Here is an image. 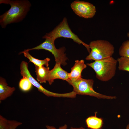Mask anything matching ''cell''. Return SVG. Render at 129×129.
Segmentation results:
<instances>
[{
    "label": "cell",
    "instance_id": "9",
    "mask_svg": "<svg viewBox=\"0 0 129 129\" xmlns=\"http://www.w3.org/2000/svg\"><path fill=\"white\" fill-rule=\"evenodd\" d=\"M61 64L56 63L54 68L50 70L47 81L49 85L53 83L54 80L60 79L67 81L70 79L69 74L61 67Z\"/></svg>",
    "mask_w": 129,
    "mask_h": 129
},
{
    "label": "cell",
    "instance_id": "13",
    "mask_svg": "<svg viewBox=\"0 0 129 129\" xmlns=\"http://www.w3.org/2000/svg\"><path fill=\"white\" fill-rule=\"evenodd\" d=\"M19 53L20 54H23L25 57L29 60V62H32L34 65L39 67H41L44 65H45L47 67H48V63L50 60L49 58H47L43 60L38 59L31 55L28 51L24 50Z\"/></svg>",
    "mask_w": 129,
    "mask_h": 129
},
{
    "label": "cell",
    "instance_id": "23",
    "mask_svg": "<svg viewBox=\"0 0 129 129\" xmlns=\"http://www.w3.org/2000/svg\"><path fill=\"white\" fill-rule=\"evenodd\" d=\"M127 36L129 38V32H128L127 34Z\"/></svg>",
    "mask_w": 129,
    "mask_h": 129
},
{
    "label": "cell",
    "instance_id": "1",
    "mask_svg": "<svg viewBox=\"0 0 129 129\" xmlns=\"http://www.w3.org/2000/svg\"><path fill=\"white\" fill-rule=\"evenodd\" d=\"M0 4H9V9L0 16V24L5 28L10 23L20 22L25 17L31 4L27 0H0Z\"/></svg>",
    "mask_w": 129,
    "mask_h": 129
},
{
    "label": "cell",
    "instance_id": "6",
    "mask_svg": "<svg viewBox=\"0 0 129 129\" xmlns=\"http://www.w3.org/2000/svg\"><path fill=\"white\" fill-rule=\"evenodd\" d=\"M45 39V40L43 42L38 45L24 50L29 51L32 50L43 49L48 51L54 55L56 63L60 64L64 66L66 65L67 64L66 61L67 58L64 53L65 47H62L57 49L54 45V40L49 38Z\"/></svg>",
    "mask_w": 129,
    "mask_h": 129
},
{
    "label": "cell",
    "instance_id": "2",
    "mask_svg": "<svg viewBox=\"0 0 129 129\" xmlns=\"http://www.w3.org/2000/svg\"><path fill=\"white\" fill-rule=\"evenodd\" d=\"M117 62V60L112 57L88 63L87 65L94 70L97 79L106 82L111 80L115 76Z\"/></svg>",
    "mask_w": 129,
    "mask_h": 129
},
{
    "label": "cell",
    "instance_id": "12",
    "mask_svg": "<svg viewBox=\"0 0 129 129\" xmlns=\"http://www.w3.org/2000/svg\"><path fill=\"white\" fill-rule=\"evenodd\" d=\"M37 80L40 83H46L47 81L50 70L49 67L44 65L39 67L35 65Z\"/></svg>",
    "mask_w": 129,
    "mask_h": 129
},
{
    "label": "cell",
    "instance_id": "15",
    "mask_svg": "<svg viewBox=\"0 0 129 129\" xmlns=\"http://www.w3.org/2000/svg\"><path fill=\"white\" fill-rule=\"evenodd\" d=\"M117 61L118 63L119 70L129 72V58L121 57L118 58Z\"/></svg>",
    "mask_w": 129,
    "mask_h": 129
},
{
    "label": "cell",
    "instance_id": "5",
    "mask_svg": "<svg viewBox=\"0 0 129 129\" xmlns=\"http://www.w3.org/2000/svg\"><path fill=\"white\" fill-rule=\"evenodd\" d=\"M73 87V91L76 94L94 97L99 99H115L116 97L109 96L98 93L93 88L94 81L93 79H87L82 77L74 81H67Z\"/></svg>",
    "mask_w": 129,
    "mask_h": 129
},
{
    "label": "cell",
    "instance_id": "17",
    "mask_svg": "<svg viewBox=\"0 0 129 129\" xmlns=\"http://www.w3.org/2000/svg\"><path fill=\"white\" fill-rule=\"evenodd\" d=\"M118 52L121 57L129 58V40L125 41L122 43L119 48Z\"/></svg>",
    "mask_w": 129,
    "mask_h": 129
},
{
    "label": "cell",
    "instance_id": "3",
    "mask_svg": "<svg viewBox=\"0 0 129 129\" xmlns=\"http://www.w3.org/2000/svg\"><path fill=\"white\" fill-rule=\"evenodd\" d=\"M89 45L91 50L85 58L87 60H102L112 57L114 53V46L107 40L99 39L92 41Z\"/></svg>",
    "mask_w": 129,
    "mask_h": 129
},
{
    "label": "cell",
    "instance_id": "24",
    "mask_svg": "<svg viewBox=\"0 0 129 129\" xmlns=\"http://www.w3.org/2000/svg\"><path fill=\"white\" fill-rule=\"evenodd\" d=\"M83 129H86L83 127Z\"/></svg>",
    "mask_w": 129,
    "mask_h": 129
},
{
    "label": "cell",
    "instance_id": "21",
    "mask_svg": "<svg viewBox=\"0 0 129 129\" xmlns=\"http://www.w3.org/2000/svg\"><path fill=\"white\" fill-rule=\"evenodd\" d=\"M70 129H83V127H81L79 128H74L71 127Z\"/></svg>",
    "mask_w": 129,
    "mask_h": 129
},
{
    "label": "cell",
    "instance_id": "7",
    "mask_svg": "<svg viewBox=\"0 0 129 129\" xmlns=\"http://www.w3.org/2000/svg\"><path fill=\"white\" fill-rule=\"evenodd\" d=\"M70 6L76 15L85 18H92L96 12L95 6L87 2L76 0L71 4Z\"/></svg>",
    "mask_w": 129,
    "mask_h": 129
},
{
    "label": "cell",
    "instance_id": "11",
    "mask_svg": "<svg viewBox=\"0 0 129 129\" xmlns=\"http://www.w3.org/2000/svg\"><path fill=\"white\" fill-rule=\"evenodd\" d=\"M15 88L8 86L5 80L0 78V101L5 100L11 96L15 91Z\"/></svg>",
    "mask_w": 129,
    "mask_h": 129
},
{
    "label": "cell",
    "instance_id": "19",
    "mask_svg": "<svg viewBox=\"0 0 129 129\" xmlns=\"http://www.w3.org/2000/svg\"><path fill=\"white\" fill-rule=\"evenodd\" d=\"M9 129H16L20 125L22 124L21 122L15 120H9Z\"/></svg>",
    "mask_w": 129,
    "mask_h": 129
},
{
    "label": "cell",
    "instance_id": "22",
    "mask_svg": "<svg viewBox=\"0 0 129 129\" xmlns=\"http://www.w3.org/2000/svg\"><path fill=\"white\" fill-rule=\"evenodd\" d=\"M126 129H129V125L128 124L126 126Z\"/></svg>",
    "mask_w": 129,
    "mask_h": 129
},
{
    "label": "cell",
    "instance_id": "14",
    "mask_svg": "<svg viewBox=\"0 0 129 129\" xmlns=\"http://www.w3.org/2000/svg\"><path fill=\"white\" fill-rule=\"evenodd\" d=\"M86 122L88 127L92 129H99L102 124V119L95 116L89 117L86 119Z\"/></svg>",
    "mask_w": 129,
    "mask_h": 129
},
{
    "label": "cell",
    "instance_id": "20",
    "mask_svg": "<svg viewBox=\"0 0 129 129\" xmlns=\"http://www.w3.org/2000/svg\"><path fill=\"white\" fill-rule=\"evenodd\" d=\"M46 127L47 129H67V126L66 124L60 127L58 129H56L53 126L47 125Z\"/></svg>",
    "mask_w": 129,
    "mask_h": 129
},
{
    "label": "cell",
    "instance_id": "16",
    "mask_svg": "<svg viewBox=\"0 0 129 129\" xmlns=\"http://www.w3.org/2000/svg\"><path fill=\"white\" fill-rule=\"evenodd\" d=\"M19 85L21 90L24 92H27L31 89L33 85L27 78L23 77L20 80Z\"/></svg>",
    "mask_w": 129,
    "mask_h": 129
},
{
    "label": "cell",
    "instance_id": "4",
    "mask_svg": "<svg viewBox=\"0 0 129 129\" xmlns=\"http://www.w3.org/2000/svg\"><path fill=\"white\" fill-rule=\"evenodd\" d=\"M60 38H70L79 44H82L86 48L90 53L91 50L89 44L85 43L71 31L68 25L67 18L64 17L62 21L53 30L46 33L43 38H49L55 40Z\"/></svg>",
    "mask_w": 129,
    "mask_h": 129
},
{
    "label": "cell",
    "instance_id": "10",
    "mask_svg": "<svg viewBox=\"0 0 129 129\" xmlns=\"http://www.w3.org/2000/svg\"><path fill=\"white\" fill-rule=\"evenodd\" d=\"M86 67L83 60H75L74 65L71 68V71L69 74V80L74 81L81 78L82 72Z\"/></svg>",
    "mask_w": 129,
    "mask_h": 129
},
{
    "label": "cell",
    "instance_id": "8",
    "mask_svg": "<svg viewBox=\"0 0 129 129\" xmlns=\"http://www.w3.org/2000/svg\"><path fill=\"white\" fill-rule=\"evenodd\" d=\"M20 73L22 76L27 78L32 85L36 87L38 91L48 97H62V93H54L49 91L44 88L41 85L35 80L31 75L29 71L27 63L23 61L20 65Z\"/></svg>",
    "mask_w": 129,
    "mask_h": 129
},
{
    "label": "cell",
    "instance_id": "18",
    "mask_svg": "<svg viewBox=\"0 0 129 129\" xmlns=\"http://www.w3.org/2000/svg\"><path fill=\"white\" fill-rule=\"evenodd\" d=\"M9 120L0 115V129H9Z\"/></svg>",
    "mask_w": 129,
    "mask_h": 129
}]
</instances>
